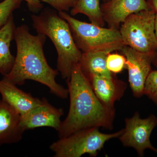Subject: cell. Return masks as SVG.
Wrapping results in <instances>:
<instances>
[{
  "instance_id": "obj_1",
  "label": "cell",
  "mask_w": 157,
  "mask_h": 157,
  "mask_svg": "<svg viewBox=\"0 0 157 157\" xmlns=\"http://www.w3.org/2000/svg\"><path fill=\"white\" fill-rule=\"evenodd\" d=\"M46 36L43 34L34 36L28 26L17 27L14 32L17 53L13 67L2 79L15 85H22L26 80H32L46 86L51 92L62 99L69 95L68 89L56 82L58 70H54L47 63L43 46Z\"/></svg>"
},
{
  "instance_id": "obj_2",
  "label": "cell",
  "mask_w": 157,
  "mask_h": 157,
  "mask_svg": "<svg viewBox=\"0 0 157 157\" xmlns=\"http://www.w3.org/2000/svg\"><path fill=\"white\" fill-rule=\"evenodd\" d=\"M67 81L70 109L57 131L59 138L88 128L112 129L115 117L114 107L106 106L98 99L78 64L73 67Z\"/></svg>"
},
{
  "instance_id": "obj_3",
  "label": "cell",
  "mask_w": 157,
  "mask_h": 157,
  "mask_svg": "<svg viewBox=\"0 0 157 157\" xmlns=\"http://www.w3.org/2000/svg\"><path fill=\"white\" fill-rule=\"evenodd\" d=\"M34 28L38 34L48 37L57 53V70L62 78H70L72 70L79 63L82 52L76 46L69 24L56 10L46 8L39 14L31 15Z\"/></svg>"
},
{
  "instance_id": "obj_4",
  "label": "cell",
  "mask_w": 157,
  "mask_h": 157,
  "mask_svg": "<svg viewBox=\"0 0 157 157\" xmlns=\"http://www.w3.org/2000/svg\"><path fill=\"white\" fill-rule=\"evenodd\" d=\"M59 15L69 24L75 43L82 52H104L110 53L124 46L119 30L105 28L74 18L66 11Z\"/></svg>"
},
{
  "instance_id": "obj_5",
  "label": "cell",
  "mask_w": 157,
  "mask_h": 157,
  "mask_svg": "<svg viewBox=\"0 0 157 157\" xmlns=\"http://www.w3.org/2000/svg\"><path fill=\"white\" fill-rule=\"evenodd\" d=\"M123 129L112 134H104L98 128L82 129L54 142L50 149L55 157H80L85 154L95 157L104 147L105 143L112 138L119 137Z\"/></svg>"
},
{
  "instance_id": "obj_6",
  "label": "cell",
  "mask_w": 157,
  "mask_h": 157,
  "mask_svg": "<svg viewBox=\"0 0 157 157\" xmlns=\"http://www.w3.org/2000/svg\"><path fill=\"white\" fill-rule=\"evenodd\" d=\"M155 17V12L151 9L134 13L127 17L119 30L124 45L154 56L157 49Z\"/></svg>"
},
{
  "instance_id": "obj_7",
  "label": "cell",
  "mask_w": 157,
  "mask_h": 157,
  "mask_svg": "<svg viewBox=\"0 0 157 157\" xmlns=\"http://www.w3.org/2000/svg\"><path fill=\"white\" fill-rule=\"evenodd\" d=\"M157 125V117L153 114L145 119L140 118L136 112L131 118L125 120V128L119 137L124 146L135 149L138 155H144V151L149 149L157 153V149L151 143L150 136Z\"/></svg>"
},
{
  "instance_id": "obj_8",
  "label": "cell",
  "mask_w": 157,
  "mask_h": 157,
  "mask_svg": "<svg viewBox=\"0 0 157 157\" xmlns=\"http://www.w3.org/2000/svg\"><path fill=\"white\" fill-rule=\"evenodd\" d=\"M122 52L125 57V67L128 70L130 86L135 97L144 95L147 78L151 71L153 56L141 53L128 46H124Z\"/></svg>"
},
{
  "instance_id": "obj_9",
  "label": "cell",
  "mask_w": 157,
  "mask_h": 157,
  "mask_svg": "<svg viewBox=\"0 0 157 157\" xmlns=\"http://www.w3.org/2000/svg\"><path fill=\"white\" fill-rule=\"evenodd\" d=\"M101 9L104 21L109 28L119 30L130 15L150 8L146 0H109Z\"/></svg>"
},
{
  "instance_id": "obj_10",
  "label": "cell",
  "mask_w": 157,
  "mask_h": 157,
  "mask_svg": "<svg viewBox=\"0 0 157 157\" xmlns=\"http://www.w3.org/2000/svg\"><path fill=\"white\" fill-rule=\"evenodd\" d=\"M63 110L51 105L43 98L40 105L21 116V125L24 132L29 129L47 127L58 131L61 124V117Z\"/></svg>"
},
{
  "instance_id": "obj_11",
  "label": "cell",
  "mask_w": 157,
  "mask_h": 157,
  "mask_svg": "<svg viewBox=\"0 0 157 157\" xmlns=\"http://www.w3.org/2000/svg\"><path fill=\"white\" fill-rule=\"evenodd\" d=\"M21 116L2 99L0 100V146L19 142L24 133Z\"/></svg>"
},
{
  "instance_id": "obj_12",
  "label": "cell",
  "mask_w": 157,
  "mask_h": 157,
  "mask_svg": "<svg viewBox=\"0 0 157 157\" xmlns=\"http://www.w3.org/2000/svg\"><path fill=\"white\" fill-rule=\"evenodd\" d=\"M2 99L22 116L42 103V100L20 90L16 85L6 80H0Z\"/></svg>"
},
{
  "instance_id": "obj_13",
  "label": "cell",
  "mask_w": 157,
  "mask_h": 157,
  "mask_svg": "<svg viewBox=\"0 0 157 157\" xmlns=\"http://www.w3.org/2000/svg\"><path fill=\"white\" fill-rule=\"evenodd\" d=\"M96 95L106 106L113 107L116 101L123 95L125 83L112 78L91 76L88 77Z\"/></svg>"
},
{
  "instance_id": "obj_14",
  "label": "cell",
  "mask_w": 157,
  "mask_h": 157,
  "mask_svg": "<svg viewBox=\"0 0 157 157\" xmlns=\"http://www.w3.org/2000/svg\"><path fill=\"white\" fill-rule=\"evenodd\" d=\"M16 28L12 15L0 29V74L3 76L10 73L15 61V57L10 51V46L11 41L14 39Z\"/></svg>"
},
{
  "instance_id": "obj_15",
  "label": "cell",
  "mask_w": 157,
  "mask_h": 157,
  "mask_svg": "<svg viewBox=\"0 0 157 157\" xmlns=\"http://www.w3.org/2000/svg\"><path fill=\"white\" fill-rule=\"evenodd\" d=\"M108 53L104 52H82L79 64L86 77L98 76L112 78L111 72L107 69L106 60Z\"/></svg>"
},
{
  "instance_id": "obj_16",
  "label": "cell",
  "mask_w": 157,
  "mask_h": 157,
  "mask_svg": "<svg viewBox=\"0 0 157 157\" xmlns=\"http://www.w3.org/2000/svg\"><path fill=\"white\" fill-rule=\"evenodd\" d=\"M78 14L87 16L93 24L101 27H104L105 25L100 0H77L70 10V14L73 16Z\"/></svg>"
},
{
  "instance_id": "obj_17",
  "label": "cell",
  "mask_w": 157,
  "mask_h": 157,
  "mask_svg": "<svg viewBox=\"0 0 157 157\" xmlns=\"http://www.w3.org/2000/svg\"><path fill=\"white\" fill-rule=\"evenodd\" d=\"M21 0H4L0 2V29L8 21L13 12L21 6Z\"/></svg>"
},
{
  "instance_id": "obj_18",
  "label": "cell",
  "mask_w": 157,
  "mask_h": 157,
  "mask_svg": "<svg viewBox=\"0 0 157 157\" xmlns=\"http://www.w3.org/2000/svg\"><path fill=\"white\" fill-rule=\"evenodd\" d=\"M126 58L124 55L117 53H109L107 55L106 63L108 70L113 73L121 72L125 67Z\"/></svg>"
},
{
  "instance_id": "obj_19",
  "label": "cell",
  "mask_w": 157,
  "mask_h": 157,
  "mask_svg": "<svg viewBox=\"0 0 157 157\" xmlns=\"http://www.w3.org/2000/svg\"><path fill=\"white\" fill-rule=\"evenodd\" d=\"M144 94L157 105V70L151 71L149 74L144 85Z\"/></svg>"
},
{
  "instance_id": "obj_20",
  "label": "cell",
  "mask_w": 157,
  "mask_h": 157,
  "mask_svg": "<svg viewBox=\"0 0 157 157\" xmlns=\"http://www.w3.org/2000/svg\"><path fill=\"white\" fill-rule=\"evenodd\" d=\"M47 3L54 9L58 11H67L72 9L76 4L77 0H40Z\"/></svg>"
},
{
  "instance_id": "obj_21",
  "label": "cell",
  "mask_w": 157,
  "mask_h": 157,
  "mask_svg": "<svg viewBox=\"0 0 157 157\" xmlns=\"http://www.w3.org/2000/svg\"><path fill=\"white\" fill-rule=\"evenodd\" d=\"M4 0H0V2ZM25 1L27 3L28 9L30 11L34 13H38L41 11L43 8V5L40 0H21Z\"/></svg>"
},
{
  "instance_id": "obj_22",
  "label": "cell",
  "mask_w": 157,
  "mask_h": 157,
  "mask_svg": "<svg viewBox=\"0 0 157 157\" xmlns=\"http://www.w3.org/2000/svg\"><path fill=\"white\" fill-rule=\"evenodd\" d=\"M148 3L150 8L157 13V0H149Z\"/></svg>"
},
{
  "instance_id": "obj_23",
  "label": "cell",
  "mask_w": 157,
  "mask_h": 157,
  "mask_svg": "<svg viewBox=\"0 0 157 157\" xmlns=\"http://www.w3.org/2000/svg\"><path fill=\"white\" fill-rule=\"evenodd\" d=\"M155 34L157 41V13H155Z\"/></svg>"
},
{
  "instance_id": "obj_24",
  "label": "cell",
  "mask_w": 157,
  "mask_h": 157,
  "mask_svg": "<svg viewBox=\"0 0 157 157\" xmlns=\"http://www.w3.org/2000/svg\"><path fill=\"white\" fill-rule=\"evenodd\" d=\"M102 1H103V2H104V3L106 2H108V1H109V0H102Z\"/></svg>"
},
{
  "instance_id": "obj_25",
  "label": "cell",
  "mask_w": 157,
  "mask_h": 157,
  "mask_svg": "<svg viewBox=\"0 0 157 157\" xmlns=\"http://www.w3.org/2000/svg\"><path fill=\"white\" fill-rule=\"evenodd\" d=\"M155 64L157 66V58L156 59L155 61Z\"/></svg>"
}]
</instances>
